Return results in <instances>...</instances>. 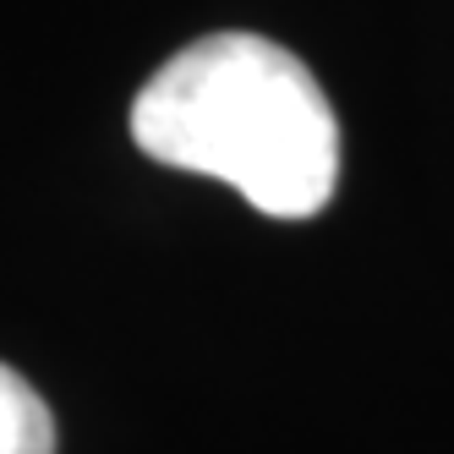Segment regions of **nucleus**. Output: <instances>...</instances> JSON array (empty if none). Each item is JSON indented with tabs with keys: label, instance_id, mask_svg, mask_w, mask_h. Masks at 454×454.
Masks as SVG:
<instances>
[{
	"label": "nucleus",
	"instance_id": "obj_2",
	"mask_svg": "<svg viewBox=\"0 0 454 454\" xmlns=\"http://www.w3.org/2000/svg\"><path fill=\"white\" fill-rule=\"evenodd\" d=\"M0 454H55V416L39 388L0 362Z\"/></svg>",
	"mask_w": 454,
	"mask_h": 454
},
{
	"label": "nucleus",
	"instance_id": "obj_1",
	"mask_svg": "<svg viewBox=\"0 0 454 454\" xmlns=\"http://www.w3.org/2000/svg\"><path fill=\"white\" fill-rule=\"evenodd\" d=\"M132 137L170 170L214 176L269 219H312L340 186V121L296 55L257 34H208L159 67Z\"/></svg>",
	"mask_w": 454,
	"mask_h": 454
}]
</instances>
